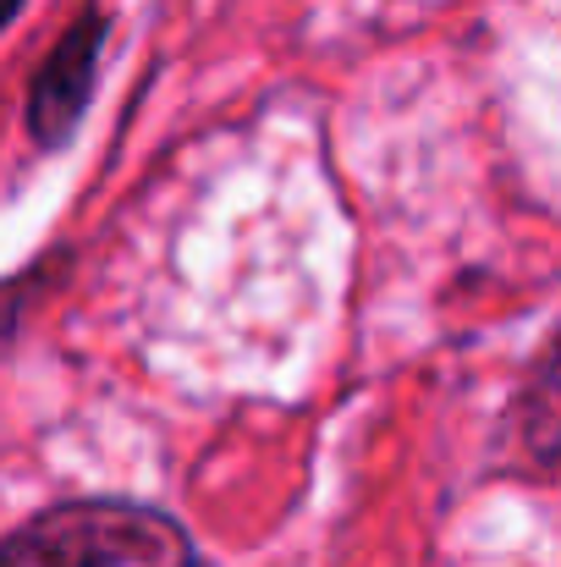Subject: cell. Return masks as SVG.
I'll use <instances>...</instances> for the list:
<instances>
[{
	"instance_id": "cell-2",
	"label": "cell",
	"mask_w": 561,
	"mask_h": 567,
	"mask_svg": "<svg viewBox=\"0 0 561 567\" xmlns=\"http://www.w3.org/2000/svg\"><path fill=\"white\" fill-rule=\"evenodd\" d=\"M17 6H22V0H0V28L11 22V11H17Z\"/></svg>"
},
{
	"instance_id": "cell-1",
	"label": "cell",
	"mask_w": 561,
	"mask_h": 567,
	"mask_svg": "<svg viewBox=\"0 0 561 567\" xmlns=\"http://www.w3.org/2000/svg\"><path fill=\"white\" fill-rule=\"evenodd\" d=\"M0 567H198L187 535L149 507L72 502L0 546Z\"/></svg>"
}]
</instances>
